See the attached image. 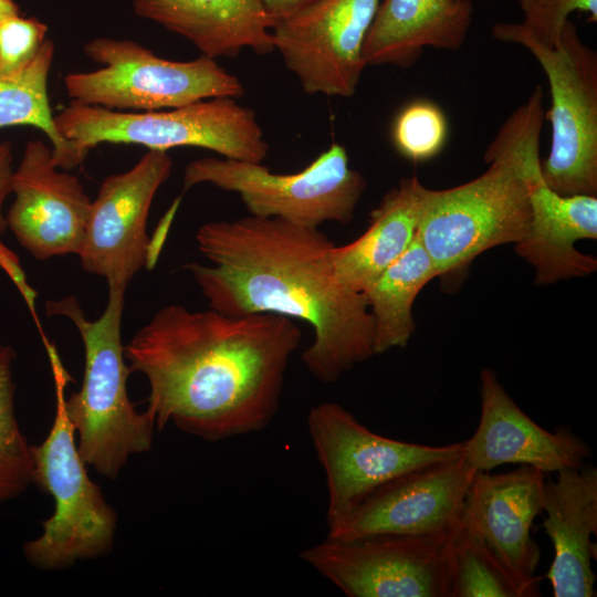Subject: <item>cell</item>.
Returning a JSON list of instances; mask_svg holds the SVG:
<instances>
[{
  "mask_svg": "<svg viewBox=\"0 0 597 597\" xmlns=\"http://www.w3.org/2000/svg\"><path fill=\"white\" fill-rule=\"evenodd\" d=\"M301 339L294 320L281 315L169 304L135 333L124 354L130 371L148 380L146 411L158 430L171 421L216 442L270 425Z\"/></svg>",
  "mask_w": 597,
  "mask_h": 597,
  "instance_id": "6da1fadb",
  "label": "cell"
},
{
  "mask_svg": "<svg viewBox=\"0 0 597 597\" xmlns=\"http://www.w3.org/2000/svg\"><path fill=\"white\" fill-rule=\"evenodd\" d=\"M195 240L210 262H189L210 308L229 315L276 314L313 328L302 362L329 384L376 355L375 325L364 293L335 276L334 243L320 229L247 216L200 226Z\"/></svg>",
  "mask_w": 597,
  "mask_h": 597,
  "instance_id": "7a4b0ae2",
  "label": "cell"
},
{
  "mask_svg": "<svg viewBox=\"0 0 597 597\" xmlns=\"http://www.w3.org/2000/svg\"><path fill=\"white\" fill-rule=\"evenodd\" d=\"M544 92L535 86L489 144L488 169L449 189L423 188L417 237L437 276H458L482 252L525 238L531 221L526 170L540 158Z\"/></svg>",
  "mask_w": 597,
  "mask_h": 597,
  "instance_id": "3957f363",
  "label": "cell"
},
{
  "mask_svg": "<svg viewBox=\"0 0 597 597\" xmlns=\"http://www.w3.org/2000/svg\"><path fill=\"white\" fill-rule=\"evenodd\" d=\"M125 290L108 287L102 315L90 321L74 296L48 301L46 314L67 317L77 328L85 353L83 383L64 399V409L78 434L83 461L107 479L117 478L133 454L151 448L154 419L138 412L127 394L130 373L122 343Z\"/></svg>",
  "mask_w": 597,
  "mask_h": 597,
  "instance_id": "277c9868",
  "label": "cell"
},
{
  "mask_svg": "<svg viewBox=\"0 0 597 597\" xmlns=\"http://www.w3.org/2000/svg\"><path fill=\"white\" fill-rule=\"evenodd\" d=\"M55 383L56 406L51 430L31 446L33 482L54 499L55 510L43 522L40 537L23 546L28 562L45 570L107 555L113 547L117 513L88 476L64 409V388L71 380L54 347L46 345Z\"/></svg>",
  "mask_w": 597,
  "mask_h": 597,
  "instance_id": "5b68a950",
  "label": "cell"
},
{
  "mask_svg": "<svg viewBox=\"0 0 597 597\" xmlns=\"http://www.w3.org/2000/svg\"><path fill=\"white\" fill-rule=\"evenodd\" d=\"M54 122L64 139L87 153L101 143H113L164 151L199 147L223 158L253 163H263L269 154L255 112L232 97L150 112H121L71 102Z\"/></svg>",
  "mask_w": 597,
  "mask_h": 597,
  "instance_id": "8992f818",
  "label": "cell"
},
{
  "mask_svg": "<svg viewBox=\"0 0 597 597\" xmlns=\"http://www.w3.org/2000/svg\"><path fill=\"white\" fill-rule=\"evenodd\" d=\"M493 36L524 46L542 66L551 91L552 140L542 160L546 185L561 195L597 196V53L567 20L558 42L545 46L516 22H498Z\"/></svg>",
  "mask_w": 597,
  "mask_h": 597,
  "instance_id": "52a82bcc",
  "label": "cell"
},
{
  "mask_svg": "<svg viewBox=\"0 0 597 597\" xmlns=\"http://www.w3.org/2000/svg\"><path fill=\"white\" fill-rule=\"evenodd\" d=\"M199 184L237 193L250 216L311 229L325 222L349 223L367 187L365 177L349 167L346 148L338 143L294 174L273 172L263 163L200 158L186 166L182 190Z\"/></svg>",
  "mask_w": 597,
  "mask_h": 597,
  "instance_id": "ba28073f",
  "label": "cell"
},
{
  "mask_svg": "<svg viewBox=\"0 0 597 597\" xmlns=\"http://www.w3.org/2000/svg\"><path fill=\"white\" fill-rule=\"evenodd\" d=\"M83 51L103 66L64 77L71 102L121 112H150L244 95L238 76L202 54L191 61H170L132 40L111 38L93 39Z\"/></svg>",
  "mask_w": 597,
  "mask_h": 597,
  "instance_id": "9c48e42d",
  "label": "cell"
},
{
  "mask_svg": "<svg viewBox=\"0 0 597 597\" xmlns=\"http://www.w3.org/2000/svg\"><path fill=\"white\" fill-rule=\"evenodd\" d=\"M455 528L427 535L326 537L302 551L300 558L348 597H450Z\"/></svg>",
  "mask_w": 597,
  "mask_h": 597,
  "instance_id": "30bf717a",
  "label": "cell"
},
{
  "mask_svg": "<svg viewBox=\"0 0 597 597\" xmlns=\"http://www.w3.org/2000/svg\"><path fill=\"white\" fill-rule=\"evenodd\" d=\"M307 429L328 490L327 522L386 482L413 469L463 453L464 441L427 446L373 432L337 402L314 406Z\"/></svg>",
  "mask_w": 597,
  "mask_h": 597,
  "instance_id": "8fae6325",
  "label": "cell"
},
{
  "mask_svg": "<svg viewBox=\"0 0 597 597\" xmlns=\"http://www.w3.org/2000/svg\"><path fill=\"white\" fill-rule=\"evenodd\" d=\"M380 2L316 0L274 22V51L305 93L355 94L366 67L364 43Z\"/></svg>",
  "mask_w": 597,
  "mask_h": 597,
  "instance_id": "7c38bea8",
  "label": "cell"
},
{
  "mask_svg": "<svg viewBox=\"0 0 597 597\" xmlns=\"http://www.w3.org/2000/svg\"><path fill=\"white\" fill-rule=\"evenodd\" d=\"M172 170L167 151L148 150L127 171L106 177L91 203L78 250L83 270L125 290L143 268L154 264L147 220L154 197Z\"/></svg>",
  "mask_w": 597,
  "mask_h": 597,
  "instance_id": "4fadbf2b",
  "label": "cell"
},
{
  "mask_svg": "<svg viewBox=\"0 0 597 597\" xmlns=\"http://www.w3.org/2000/svg\"><path fill=\"white\" fill-rule=\"evenodd\" d=\"M476 472L463 453L406 472L328 521L327 537L347 540L452 531L460 522L463 502Z\"/></svg>",
  "mask_w": 597,
  "mask_h": 597,
  "instance_id": "5bb4252c",
  "label": "cell"
},
{
  "mask_svg": "<svg viewBox=\"0 0 597 597\" xmlns=\"http://www.w3.org/2000/svg\"><path fill=\"white\" fill-rule=\"evenodd\" d=\"M59 169L52 147L31 140L13 171L7 224L38 260L77 255L90 216L92 201L80 179Z\"/></svg>",
  "mask_w": 597,
  "mask_h": 597,
  "instance_id": "9a60e30c",
  "label": "cell"
},
{
  "mask_svg": "<svg viewBox=\"0 0 597 597\" xmlns=\"http://www.w3.org/2000/svg\"><path fill=\"white\" fill-rule=\"evenodd\" d=\"M480 379V420L463 449L475 471L517 463L557 473L583 467L591 455L589 446L570 430L551 432L534 422L510 397L493 369H482Z\"/></svg>",
  "mask_w": 597,
  "mask_h": 597,
  "instance_id": "2e32d148",
  "label": "cell"
},
{
  "mask_svg": "<svg viewBox=\"0 0 597 597\" xmlns=\"http://www.w3.org/2000/svg\"><path fill=\"white\" fill-rule=\"evenodd\" d=\"M546 473L521 464L505 473L478 471L468 489L460 521L475 532L519 578L540 582L535 572L541 548L532 537L535 517L543 512Z\"/></svg>",
  "mask_w": 597,
  "mask_h": 597,
  "instance_id": "e0dca14e",
  "label": "cell"
},
{
  "mask_svg": "<svg viewBox=\"0 0 597 597\" xmlns=\"http://www.w3.org/2000/svg\"><path fill=\"white\" fill-rule=\"evenodd\" d=\"M541 163L526 170L531 221L514 250L535 269V283L547 285L596 271V258L575 243L597 239V196L557 193L544 181Z\"/></svg>",
  "mask_w": 597,
  "mask_h": 597,
  "instance_id": "ac0fdd59",
  "label": "cell"
},
{
  "mask_svg": "<svg viewBox=\"0 0 597 597\" xmlns=\"http://www.w3.org/2000/svg\"><path fill=\"white\" fill-rule=\"evenodd\" d=\"M542 507L543 527L554 546L546 574L553 596H596L591 536L597 533V469L584 464L557 472L555 480L545 479Z\"/></svg>",
  "mask_w": 597,
  "mask_h": 597,
  "instance_id": "d6986e66",
  "label": "cell"
},
{
  "mask_svg": "<svg viewBox=\"0 0 597 597\" xmlns=\"http://www.w3.org/2000/svg\"><path fill=\"white\" fill-rule=\"evenodd\" d=\"M134 12L190 41L211 59L235 57L243 49L274 51L263 0H134Z\"/></svg>",
  "mask_w": 597,
  "mask_h": 597,
  "instance_id": "ffe728a7",
  "label": "cell"
},
{
  "mask_svg": "<svg viewBox=\"0 0 597 597\" xmlns=\"http://www.w3.org/2000/svg\"><path fill=\"white\" fill-rule=\"evenodd\" d=\"M472 17L470 0H383L364 43L365 64L405 69L426 48L458 51Z\"/></svg>",
  "mask_w": 597,
  "mask_h": 597,
  "instance_id": "44dd1931",
  "label": "cell"
},
{
  "mask_svg": "<svg viewBox=\"0 0 597 597\" xmlns=\"http://www.w3.org/2000/svg\"><path fill=\"white\" fill-rule=\"evenodd\" d=\"M423 188L416 175L402 178L371 210L357 239L334 245L332 265L342 284L364 293L409 248L419 227Z\"/></svg>",
  "mask_w": 597,
  "mask_h": 597,
  "instance_id": "7402d4cb",
  "label": "cell"
},
{
  "mask_svg": "<svg viewBox=\"0 0 597 597\" xmlns=\"http://www.w3.org/2000/svg\"><path fill=\"white\" fill-rule=\"evenodd\" d=\"M433 277V262L416 235L409 248L364 291L374 318L376 355L407 346L416 329L413 302Z\"/></svg>",
  "mask_w": 597,
  "mask_h": 597,
  "instance_id": "603a6c76",
  "label": "cell"
},
{
  "mask_svg": "<svg viewBox=\"0 0 597 597\" xmlns=\"http://www.w3.org/2000/svg\"><path fill=\"white\" fill-rule=\"evenodd\" d=\"M54 57V43L43 42L34 59L11 74H0V128L30 125L41 129L50 139L53 158L59 168L81 165L87 151L64 139L55 125L48 94V78Z\"/></svg>",
  "mask_w": 597,
  "mask_h": 597,
  "instance_id": "cb8c5ba5",
  "label": "cell"
},
{
  "mask_svg": "<svg viewBox=\"0 0 597 597\" xmlns=\"http://www.w3.org/2000/svg\"><path fill=\"white\" fill-rule=\"evenodd\" d=\"M540 582L515 576L471 528L459 522L452 538L450 597H533Z\"/></svg>",
  "mask_w": 597,
  "mask_h": 597,
  "instance_id": "d4e9b609",
  "label": "cell"
},
{
  "mask_svg": "<svg viewBox=\"0 0 597 597\" xmlns=\"http://www.w3.org/2000/svg\"><path fill=\"white\" fill-rule=\"evenodd\" d=\"M15 352L0 344V502L20 495L33 482L31 444L22 434L14 412Z\"/></svg>",
  "mask_w": 597,
  "mask_h": 597,
  "instance_id": "484cf974",
  "label": "cell"
},
{
  "mask_svg": "<svg viewBox=\"0 0 597 597\" xmlns=\"http://www.w3.org/2000/svg\"><path fill=\"white\" fill-rule=\"evenodd\" d=\"M448 124L443 112L430 101H413L396 116L391 137L397 151L412 161L437 156L443 148Z\"/></svg>",
  "mask_w": 597,
  "mask_h": 597,
  "instance_id": "4316f807",
  "label": "cell"
},
{
  "mask_svg": "<svg viewBox=\"0 0 597 597\" xmlns=\"http://www.w3.org/2000/svg\"><path fill=\"white\" fill-rule=\"evenodd\" d=\"M523 20L517 27L538 43L553 48L569 15L579 11L597 21V0H519Z\"/></svg>",
  "mask_w": 597,
  "mask_h": 597,
  "instance_id": "83f0119b",
  "label": "cell"
},
{
  "mask_svg": "<svg viewBox=\"0 0 597 597\" xmlns=\"http://www.w3.org/2000/svg\"><path fill=\"white\" fill-rule=\"evenodd\" d=\"M48 25L21 14L0 21V74H11L29 64L46 40Z\"/></svg>",
  "mask_w": 597,
  "mask_h": 597,
  "instance_id": "f1b7e54d",
  "label": "cell"
},
{
  "mask_svg": "<svg viewBox=\"0 0 597 597\" xmlns=\"http://www.w3.org/2000/svg\"><path fill=\"white\" fill-rule=\"evenodd\" d=\"M0 266L9 274L34 313L35 292L28 285L19 258L0 241Z\"/></svg>",
  "mask_w": 597,
  "mask_h": 597,
  "instance_id": "f546056e",
  "label": "cell"
},
{
  "mask_svg": "<svg viewBox=\"0 0 597 597\" xmlns=\"http://www.w3.org/2000/svg\"><path fill=\"white\" fill-rule=\"evenodd\" d=\"M12 145L10 142H2L0 144V232H3L7 228L6 217L2 214V205L9 193L12 192Z\"/></svg>",
  "mask_w": 597,
  "mask_h": 597,
  "instance_id": "4dcf8cb0",
  "label": "cell"
},
{
  "mask_svg": "<svg viewBox=\"0 0 597 597\" xmlns=\"http://www.w3.org/2000/svg\"><path fill=\"white\" fill-rule=\"evenodd\" d=\"M265 9L274 22L286 17L316 0H263Z\"/></svg>",
  "mask_w": 597,
  "mask_h": 597,
  "instance_id": "1f68e13d",
  "label": "cell"
},
{
  "mask_svg": "<svg viewBox=\"0 0 597 597\" xmlns=\"http://www.w3.org/2000/svg\"><path fill=\"white\" fill-rule=\"evenodd\" d=\"M20 14V8L13 0H0V21Z\"/></svg>",
  "mask_w": 597,
  "mask_h": 597,
  "instance_id": "d6a6232c",
  "label": "cell"
}]
</instances>
